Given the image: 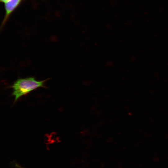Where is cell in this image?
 <instances>
[{
	"instance_id": "1",
	"label": "cell",
	"mask_w": 168,
	"mask_h": 168,
	"mask_svg": "<svg viewBox=\"0 0 168 168\" xmlns=\"http://www.w3.org/2000/svg\"><path fill=\"white\" fill-rule=\"evenodd\" d=\"M47 80L38 81L33 77L17 79L11 87L13 90L12 95L15 97L14 103L22 96L33 90L40 87H46L44 83Z\"/></svg>"
},
{
	"instance_id": "2",
	"label": "cell",
	"mask_w": 168,
	"mask_h": 168,
	"mask_svg": "<svg viewBox=\"0 0 168 168\" xmlns=\"http://www.w3.org/2000/svg\"><path fill=\"white\" fill-rule=\"evenodd\" d=\"M21 0H8L5 2L6 14L8 16L17 7Z\"/></svg>"
},
{
	"instance_id": "3",
	"label": "cell",
	"mask_w": 168,
	"mask_h": 168,
	"mask_svg": "<svg viewBox=\"0 0 168 168\" xmlns=\"http://www.w3.org/2000/svg\"><path fill=\"white\" fill-rule=\"evenodd\" d=\"M8 0H0L1 2H7Z\"/></svg>"
}]
</instances>
